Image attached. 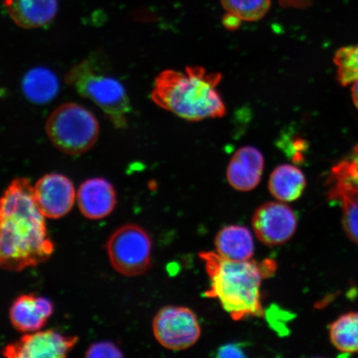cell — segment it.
<instances>
[{
	"mask_svg": "<svg viewBox=\"0 0 358 358\" xmlns=\"http://www.w3.org/2000/svg\"><path fill=\"white\" fill-rule=\"evenodd\" d=\"M55 245L29 178L13 180L0 198V268L22 271L46 262Z\"/></svg>",
	"mask_w": 358,
	"mask_h": 358,
	"instance_id": "6da1fadb",
	"label": "cell"
},
{
	"mask_svg": "<svg viewBox=\"0 0 358 358\" xmlns=\"http://www.w3.org/2000/svg\"><path fill=\"white\" fill-rule=\"evenodd\" d=\"M199 257L210 281L205 296L217 299L236 321L263 316L262 281L275 272L274 262H232L211 252H201Z\"/></svg>",
	"mask_w": 358,
	"mask_h": 358,
	"instance_id": "7a4b0ae2",
	"label": "cell"
},
{
	"mask_svg": "<svg viewBox=\"0 0 358 358\" xmlns=\"http://www.w3.org/2000/svg\"><path fill=\"white\" fill-rule=\"evenodd\" d=\"M222 79L221 73L201 66H187L185 71L165 70L155 78L152 100L189 122L221 118L226 114L217 89Z\"/></svg>",
	"mask_w": 358,
	"mask_h": 358,
	"instance_id": "3957f363",
	"label": "cell"
},
{
	"mask_svg": "<svg viewBox=\"0 0 358 358\" xmlns=\"http://www.w3.org/2000/svg\"><path fill=\"white\" fill-rule=\"evenodd\" d=\"M100 57L92 55L73 67L66 77L80 96L87 98L104 112L115 127H127L131 105L127 91L109 73Z\"/></svg>",
	"mask_w": 358,
	"mask_h": 358,
	"instance_id": "277c9868",
	"label": "cell"
},
{
	"mask_svg": "<svg viewBox=\"0 0 358 358\" xmlns=\"http://www.w3.org/2000/svg\"><path fill=\"white\" fill-rule=\"evenodd\" d=\"M46 131L58 150L66 155H80L95 145L100 127L91 111L76 103H65L49 116Z\"/></svg>",
	"mask_w": 358,
	"mask_h": 358,
	"instance_id": "5b68a950",
	"label": "cell"
},
{
	"mask_svg": "<svg viewBox=\"0 0 358 358\" xmlns=\"http://www.w3.org/2000/svg\"><path fill=\"white\" fill-rule=\"evenodd\" d=\"M112 267L120 275L138 276L152 266V240L136 224H127L111 234L106 244Z\"/></svg>",
	"mask_w": 358,
	"mask_h": 358,
	"instance_id": "8992f818",
	"label": "cell"
},
{
	"mask_svg": "<svg viewBox=\"0 0 358 358\" xmlns=\"http://www.w3.org/2000/svg\"><path fill=\"white\" fill-rule=\"evenodd\" d=\"M155 337L161 345L173 351L194 346L201 336V326L195 313L186 307L166 306L153 320Z\"/></svg>",
	"mask_w": 358,
	"mask_h": 358,
	"instance_id": "52a82bcc",
	"label": "cell"
},
{
	"mask_svg": "<svg viewBox=\"0 0 358 358\" xmlns=\"http://www.w3.org/2000/svg\"><path fill=\"white\" fill-rule=\"evenodd\" d=\"M331 198L339 201L349 238L358 245V153H351L332 169Z\"/></svg>",
	"mask_w": 358,
	"mask_h": 358,
	"instance_id": "ba28073f",
	"label": "cell"
},
{
	"mask_svg": "<svg viewBox=\"0 0 358 358\" xmlns=\"http://www.w3.org/2000/svg\"><path fill=\"white\" fill-rule=\"evenodd\" d=\"M252 227L264 245L277 246L287 243L297 229V217L285 203H264L252 217Z\"/></svg>",
	"mask_w": 358,
	"mask_h": 358,
	"instance_id": "9c48e42d",
	"label": "cell"
},
{
	"mask_svg": "<svg viewBox=\"0 0 358 358\" xmlns=\"http://www.w3.org/2000/svg\"><path fill=\"white\" fill-rule=\"evenodd\" d=\"M78 340L74 336H66L55 330L37 331L6 346L3 355L10 358L66 357Z\"/></svg>",
	"mask_w": 358,
	"mask_h": 358,
	"instance_id": "30bf717a",
	"label": "cell"
},
{
	"mask_svg": "<svg viewBox=\"0 0 358 358\" xmlns=\"http://www.w3.org/2000/svg\"><path fill=\"white\" fill-rule=\"evenodd\" d=\"M34 194L40 211L51 219L66 216L77 198L73 182L59 173H48L39 178L34 187Z\"/></svg>",
	"mask_w": 358,
	"mask_h": 358,
	"instance_id": "8fae6325",
	"label": "cell"
},
{
	"mask_svg": "<svg viewBox=\"0 0 358 358\" xmlns=\"http://www.w3.org/2000/svg\"><path fill=\"white\" fill-rule=\"evenodd\" d=\"M264 165V157L257 148L241 147L228 164L227 181L237 191H252L262 180Z\"/></svg>",
	"mask_w": 358,
	"mask_h": 358,
	"instance_id": "7c38bea8",
	"label": "cell"
},
{
	"mask_svg": "<svg viewBox=\"0 0 358 358\" xmlns=\"http://www.w3.org/2000/svg\"><path fill=\"white\" fill-rule=\"evenodd\" d=\"M77 199L80 213L91 220L108 217L114 211L117 199L113 185L102 178L85 181L80 187Z\"/></svg>",
	"mask_w": 358,
	"mask_h": 358,
	"instance_id": "4fadbf2b",
	"label": "cell"
},
{
	"mask_svg": "<svg viewBox=\"0 0 358 358\" xmlns=\"http://www.w3.org/2000/svg\"><path fill=\"white\" fill-rule=\"evenodd\" d=\"M53 310L55 306L50 299L34 294H22L13 301L10 317L20 332L34 333L43 328Z\"/></svg>",
	"mask_w": 358,
	"mask_h": 358,
	"instance_id": "5bb4252c",
	"label": "cell"
},
{
	"mask_svg": "<svg viewBox=\"0 0 358 358\" xmlns=\"http://www.w3.org/2000/svg\"><path fill=\"white\" fill-rule=\"evenodd\" d=\"M3 6L15 24L22 29H37L57 15V0H3Z\"/></svg>",
	"mask_w": 358,
	"mask_h": 358,
	"instance_id": "9a60e30c",
	"label": "cell"
},
{
	"mask_svg": "<svg viewBox=\"0 0 358 358\" xmlns=\"http://www.w3.org/2000/svg\"><path fill=\"white\" fill-rule=\"evenodd\" d=\"M217 253L232 262L250 261L255 252L254 240L248 228L231 225L222 228L215 237Z\"/></svg>",
	"mask_w": 358,
	"mask_h": 358,
	"instance_id": "2e32d148",
	"label": "cell"
},
{
	"mask_svg": "<svg viewBox=\"0 0 358 358\" xmlns=\"http://www.w3.org/2000/svg\"><path fill=\"white\" fill-rule=\"evenodd\" d=\"M306 185V179L301 170L289 164L275 168L268 179V190L282 203H291L301 198Z\"/></svg>",
	"mask_w": 358,
	"mask_h": 358,
	"instance_id": "e0dca14e",
	"label": "cell"
},
{
	"mask_svg": "<svg viewBox=\"0 0 358 358\" xmlns=\"http://www.w3.org/2000/svg\"><path fill=\"white\" fill-rule=\"evenodd\" d=\"M22 89L28 100L42 105L55 98L59 91V83L50 70L36 67L24 76Z\"/></svg>",
	"mask_w": 358,
	"mask_h": 358,
	"instance_id": "ac0fdd59",
	"label": "cell"
},
{
	"mask_svg": "<svg viewBox=\"0 0 358 358\" xmlns=\"http://www.w3.org/2000/svg\"><path fill=\"white\" fill-rule=\"evenodd\" d=\"M333 345L343 353L358 352V313H348L330 326Z\"/></svg>",
	"mask_w": 358,
	"mask_h": 358,
	"instance_id": "d6986e66",
	"label": "cell"
},
{
	"mask_svg": "<svg viewBox=\"0 0 358 358\" xmlns=\"http://www.w3.org/2000/svg\"><path fill=\"white\" fill-rule=\"evenodd\" d=\"M221 3L227 12L248 22L263 19L271 8V0H221Z\"/></svg>",
	"mask_w": 358,
	"mask_h": 358,
	"instance_id": "ffe728a7",
	"label": "cell"
},
{
	"mask_svg": "<svg viewBox=\"0 0 358 358\" xmlns=\"http://www.w3.org/2000/svg\"><path fill=\"white\" fill-rule=\"evenodd\" d=\"M338 67V77L343 86L358 79V44L340 48L334 57Z\"/></svg>",
	"mask_w": 358,
	"mask_h": 358,
	"instance_id": "44dd1931",
	"label": "cell"
},
{
	"mask_svg": "<svg viewBox=\"0 0 358 358\" xmlns=\"http://www.w3.org/2000/svg\"><path fill=\"white\" fill-rule=\"evenodd\" d=\"M87 357H122L123 353L114 343L98 342L90 346L86 352Z\"/></svg>",
	"mask_w": 358,
	"mask_h": 358,
	"instance_id": "7402d4cb",
	"label": "cell"
},
{
	"mask_svg": "<svg viewBox=\"0 0 358 358\" xmlns=\"http://www.w3.org/2000/svg\"><path fill=\"white\" fill-rule=\"evenodd\" d=\"M245 345L243 343L225 344L216 352L217 357H245Z\"/></svg>",
	"mask_w": 358,
	"mask_h": 358,
	"instance_id": "603a6c76",
	"label": "cell"
},
{
	"mask_svg": "<svg viewBox=\"0 0 358 358\" xmlns=\"http://www.w3.org/2000/svg\"><path fill=\"white\" fill-rule=\"evenodd\" d=\"M241 20L240 17L234 15V13L227 12L222 17L223 26L228 30L234 31L239 28Z\"/></svg>",
	"mask_w": 358,
	"mask_h": 358,
	"instance_id": "cb8c5ba5",
	"label": "cell"
},
{
	"mask_svg": "<svg viewBox=\"0 0 358 358\" xmlns=\"http://www.w3.org/2000/svg\"><path fill=\"white\" fill-rule=\"evenodd\" d=\"M352 93L353 102H355V104L358 109V79L356 80L355 83H353Z\"/></svg>",
	"mask_w": 358,
	"mask_h": 358,
	"instance_id": "d4e9b609",
	"label": "cell"
}]
</instances>
